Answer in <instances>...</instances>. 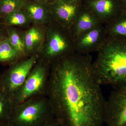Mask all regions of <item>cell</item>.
Instances as JSON below:
<instances>
[{
  "instance_id": "obj_1",
  "label": "cell",
  "mask_w": 126,
  "mask_h": 126,
  "mask_svg": "<svg viewBox=\"0 0 126 126\" xmlns=\"http://www.w3.org/2000/svg\"><path fill=\"white\" fill-rule=\"evenodd\" d=\"M92 57L75 52L51 65L49 94L63 126H102L106 100L93 69Z\"/></svg>"
},
{
  "instance_id": "obj_2",
  "label": "cell",
  "mask_w": 126,
  "mask_h": 126,
  "mask_svg": "<svg viewBox=\"0 0 126 126\" xmlns=\"http://www.w3.org/2000/svg\"><path fill=\"white\" fill-rule=\"evenodd\" d=\"M97 52L92 67L99 84L126 88V40L107 36Z\"/></svg>"
},
{
  "instance_id": "obj_3",
  "label": "cell",
  "mask_w": 126,
  "mask_h": 126,
  "mask_svg": "<svg viewBox=\"0 0 126 126\" xmlns=\"http://www.w3.org/2000/svg\"><path fill=\"white\" fill-rule=\"evenodd\" d=\"M75 40L69 29L52 19L47 25L45 39L40 58L50 64L75 52Z\"/></svg>"
},
{
  "instance_id": "obj_4",
  "label": "cell",
  "mask_w": 126,
  "mask_h": 126,
  "mask_svg": "<svg viewBox=\"0 0 126 126\" xmlns=\"http://www.w3.org/2000/svg\"><path fill=\"white\" fill-rule=\"evenodd\" d=\"M42 101L27 103L12 111L9 123L13 126H43L55 117L53 109L47 110Z\"/></svg>"
},
{
  "instance_id": "obj_5",
  "label": "cell",
  "mask_w": 126,
  "mask_h": 126,
  "mask_svg": "<svg viewBox=\"0 0 126 126\" xmlns=\"http://www.w3.org/2000/svg\"><path fill=\"white\" fill-rule=\"evenodd\" d=\"M39 58L38 54H35L13 64L5 75L2 92L10 95L19 90Z\"/></svg>"
},
{
  "instance_id": "obj_6",
  "label": "cell",
  "mask_w": 126,
  "mask_h": 126,
  "mask_svg": "<svg viewBox=\"0 0 126 126\" xmlns=\"http://www.w3.org/2000/svg\"><path fill=\"white\" fill-rule=\"evenodd\" d=\"M104 123L107 126H126V88L114 90L106 100Z\"/></svg>"
},
{
  "instance_id": "obj_7",
  "label": "cell",
  "mask_w": 126,
  "mask_h": 126,
  "mask_svg": "<svg viewBox=\"0 0 126 126\" xmlns=\"http://www.w3.org/2000/svg\"><path fill=\"white\" fill-rule=\"evenodd\" d=\"M50 66L49 63L39 58L20 89L16 98L17 102H23L38 92L44 86L47 70Z\"/></svg>"
},
{
  "instance_id": "obj_8",
  "label": "cell",
  "mask_w": 126,
  "mask_h": 126,
  "mask_svg": "<svg viewBox=\"0 0 126 126\" xmlns=\"http://www.w3.org/2000/svg\"><path fill=\"white\" fill-rule=\"evenodd\" d=\"M49 5L53 19L70 30L82 7L83 2L79 0H56Z\"/></svg>"
},
{
  "instance_id": "obj_9",
  "label": "cell",
  "mask_w": 126,
  "mask_h": 126,
  "mask_svg": "<svg viewBox=\"0 0 126 126\" xmlns=\"http://www.w3.org/2000/svg\"><path fill=\"white\" fill-rule=\"evenodd\" d=\"M107 36L104 25L101 24L83 33L75 39V51L89 54L97 52Z\"/></svg>"
},
{
  "instance_id": "obj_10",
  "label": "cell",
  "mask_w": 126,
  "mask_h": 126,
  "mask_svg": "<svg viewBox=\"0 0 126 126\" xmlns=\"http://www.w3.org/2000/svg\"><path fill=\"white\" fill-rule=\"evenodd\" d=\"M83 5L103 25L111 21L122 10L118 0H84Z\"/></svg>"
},
{
  "instance_id": "obj_11",
  "label": "cell",
  "mask_w": 126,
  "mask_h": 126,
  "mask_svg": "<svg viewBox=\"0 0 126 126\" xmlns=\"http://www.w3.org/2000/svg\"><path fill=\"white\" fill-rule=\"evenodd\" d=\"M47 25L32 24L25 30L26 54L28 57L40 53L45 39Z\"/></svg>"
},
{
  "instance_id": "obj_12",
  "label": "cell",
  "mask_w": 126,
  "mask_h": 126,
  "mask_svg": "<svg viewBox=\"0 0 126 126\" xmlns=\"http://www.w3.org/2000/svg\"><path fill=\"white\" fill-rule=\"evenodd\" d=\"M101 24L96 16L83 5L70 30L75 40L81 34Z\"/></svg>"
},
{
  "instance_id": "obj_13",
  "label": "cell",
  "mask_w": 126,
  "mask_h": 126,
  "mask_svg": "<svg viewBox=\"0 0 126 126\" xmlns=\"http://www.w3.org/2000/svg\"><path fill=\"white\" fill-rule=\"evenodd\" d=\"M22 9L31 19L32 24L47 25L53 19L48 4L27 0Z\"/></svg>"
},
{
  "instance_id": "obj_14",
  "label": "cell",
  "mask_w": 126,
  "mask_h": 126,
  "mask_svg": "<svg viewBox=\"0 0 126 126\" xmlns=\"http://www.w3.org/2000/svg\"><path fill=\"white\" fill-rule=\"evenodd\" d=\"M104 26L108 36L126 40V11L122 10L116 16Z\"/></svg>"
},
{
  "instance_id": "obj_15",
  "label": "cell",
  "mask_w": 126,
  "mask_h": 126,
  "mask_svg": "<svg viewBox=\"0 0 126 126\" xmlns=\"http://www.w3.org/2000/svg\"><path fill=\"white\" fill-rule=\"evenodd\" d=\"M0 19V23L5 27H15L24 30L32 24L31 19L23 9L14 12Z\"/></svg>"
},
{
  "instance_id": "obj_16",
  "label": "cell",
  "mask_w": 126,
  "mask_h": 126,
  "mask_svg": "<svg viewBox=\"0 0 126 126\" xmlns=\"http://www.w3.org/2000/svg\"><path fill=\"white\" fill-rule=\"evenodd\" d=\"M7 38L21 58L26 57L25 46V30L15 27H5Z\"/></svg>"
},
{
  "instance_id": "obj_17",
  "label": "cell",
  "mask_w": 126,
  "mask_h": 126,
  "mask_svg": "<svg viewBox=\"0 0 126 126\" xmlns=\"http://www.w3.org/2000/svg\"><path fill=\"white\" fill-rule=\"evenodd\" d=\"M20 58L18 53L11 45L7 36L0 44V63L14 64Z\"/></svg>"
},
{
  "instance_id": "obj_18",
  "label": "cell",
  "mask_w": 126,
  "mask_h": 126,
  "mask_svg": "<svg viewBox=\"0 0 126 126\" xmlns=\"http://www.w3.org/2000/svg\"><path fill=\"white\" fill-rule=\"evenodd\" d=\"M27 0H0V19L23 9Z\"/></svg>"
},
{
  "instance_id": "obj_19",
  "label": "cell",
  "mask_w": 126,
  "mask_h": 126,
  "mask_svg": "<svg viewBox=\"0 0 126 126\" xmlns=\"http://www.w3.org/2000/svg\"><path fill=\"white\" fill-rule=\"evenodd\" d=\"M8 96L3 92H0V121L6 119L9 121L12 112Z\"/></svg>"
},
{
  "instance_id": "obj_20",
  "label": "cell",
  "mask_w": 126,
  "mask_h": 126,
  "mask_svg": "<svg viewBox=\"0 0 126 126\" xmlns=\"http://www.w3.org/2000/svg\"><path fill=\"white\" fill-rule=\"evenodd\" d=\"M7 37L6 27L0 23V44Z\"/></svg>"
},
{
  "instance_id": "obj_21",
  "label": "cell",
  "mask_w": 126,
  "mask_h": 126,
  "mask_svg": "<svg viewBox=\"0 0 126 126\" xmlns=\"http://www.w3.org/2000/svg\"><path fill=\"white\" fill-rule=\"evenodd\" d=\"M43 126H63L58 119L55 117Z\"/></svg>"
},
{
  "instance_id": "obj_22",
  "label": "cell",
  "mask_w": 126,
  "mask_h": 126,
  "mask_svg": "<svg viewBox=\"0 0 126 126\" xmlns=\"http://www.w3.org/2000/svg\"><path fill=\"white\" fill-rule=\"evenodd\" d=\"M122 10L126 11V0H118Z\"/></svg>"
},
{
  "instance_id": "obj_23",
  "label": "cell",
  "mask_w": 126,
  "mask_h": 126,
  "mask_svg": "<svg viewBox=\"0 0 126 126\" xmlns=\"http://www.w3.org/2000/svg\"><path fill=\"white\" fill-rule=\"evenodd\" d=\"M31 1H34V2H38V3H43V4H48V3L47 2L46 0H29Z\"/></svg>"
},
{
  "instance_id": "obj_24",
  "label": "cell",
  "mask_w": 126,
  "mask_h": 126,
  "mask_svg": "<svg viewBox=\"0 0 126 126\" xmlns=\"http://www.w3.org/2000/svg\"><path fill=\"white\" fill-rule=\"evenodd\" d=\"M47 1V2L49 4H51V3H52V2H54V1H55L56 0H46Z\"/></svg>"
},
{
  "instance_id": "obj_25",
  "label": "cell",
  "mask_w": 126,
  "mask_h": 126,
  "mask_svg": "<svg viewBox=\"0 0 126 126\" xmlns=\"http://www.w3.org/2000/svg\"><path fill=\"white\" fill-rule=\"evenodd\" d=\"M1 88H2V84L1 83L0 79V90Z\"/></svg>"
},
{
  "instance_id": "obj_26",
  "label": "cell",
  "mask_w": 126,
  "mask_h": 126,
  "mask_svg": "<svg viewBox=\"0 0 126 126\" xmlns=\"http://www.w3.org/2000/svg\"><path fill=\"white\" fill-rule=\"evenodd\" d=\"M9 125H8V126H12V125H11V124H10V123H9Z\"/></svg>"
},
{
  "instance_id": "obj_27",
  "label": "cell",
  "mask_w": 126,
  "mask_h": 126,
  "mask_svg": "<svg viewBox=\"0 0 126 126\" xmlns=\"http://www.w3.org/2000/svg\"><path fill=\"white\" fill-rule=\"evenodd\" d=\"M79 0L81 1H82V2H83L84 0Z\"/></svg>"
}]
</instances>
